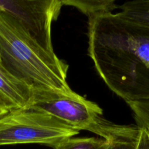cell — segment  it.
Returning a JSON list of instances; mask_svg holds the SVG:
<instances>
[{
  "instance_id": "cell-1",
  "label": "cell",
  "mask_w": 149,
  "mask_h": 149,
  "mask_svg": "<svg viewBox=\"0 0 149 149\" xmlns=\"http://www.w3.org/2000/svg\"><path fill=\"white\" fill-rule=\"evenodd\" d=\"M89 55L110 90L127 103L149 100V27L117 13L89 19Z\"/></svg>"
},
{
  "instance_id": "cell-2",
  "label": "cell",
  "mask_w": 149,
  "mask_h": 149,
  "mask_svg": "<svg viewBox=\"0 0 149 149\" xmlns=\"http://www.w3.org/2000/svg\"><path fill=\"white\" fill-rule=\"evenodd\" d=\"M0 55L7 70L32 90L72 92L67 80L69 65L42 47L1 8Z\"/></svg>"
},
{
  "instance_id": "cell-3",
  "label": "cell",
  "mask_w": 149,
  "mask_h": 149,
  "mask_svg": "<svg viewBox=\"0 0 149 149\" xmlns=\"http://www.w3.org/2000/svg\"><path fill=\"white\" fill-rule=\"evenodd\" d=\"M29 107L48 113L76 130H86L105 140L125 130L127 125L107 120L103 110L94 102L74 91L70 93L50 90H32Z\"/></svg>"
},
{
  "instance_id": "cell-4",
  "label": "cell",
  "mask_w": 149,
  "mask_h": 149,
  "mask_svg": "<svg viewBox=\"0 0 149 149\" xmlns=\"http://www.w3.org/2000/svg\"><path fill=\"white\" fill-rule=\"evenodd\" d=\"M79 132L48 113L29 106L0 116V146L38 143L53 148Z\"/></svg>"
},
{
  "instance_id": "cell-5",
  "label": "cell",
  "mask_w": 149,
  "mask_h": 149,
  "mask_svg": "<svg viewBox=\"0 0 149 149\" xmlns=\"http://www.w3.org/2000/svg\"><path fill=\"white\" fill-rule=\"evenodd\" d=\"M63 5L62 0L0 1V8L14 17L42 47L51 52H54L52 23L58 18Z\"/></svg>"
},
{
  "instance_id": "cell-6",
  "label": "cell",
  "mask_w": 149,
  "mask_h": 149,
  "mask_svg": "<svg viewBox=\"0 0 149 149\" xmlns=\"http://www.w3.org/2000/svg\"><path fill=\"white\" fill-rule=\"evenodd\" d=\"M32 97V89L7 70L0 55V100L7 111L27 107Z\"/></svg>"
},
{
  "instance_id": "cell-7",
  "label": "cell",
  "mask_w": 149,
  "mask_h": 149,
  "mask_svg": "<svg viewBox=\"0 0 149 149\" xmlns=\"http://www.w3.org/2000/svg\"><path fill=\"white\" fill-rule=\"evenodd\" d=\"M118 14L132 23L149 27V0H135L124 2L118 7Z\"/></svg>"
},
{
  "instance_id": "cell-8",
  "label": "cell",
  "mask_w": 149,
  "mask_h": 149,
  "mask_svg": "<svg viewBox=\"0 0 149 149\" xmlns=\"http://www.w3.org/2000/svg\"><path fill=\"white\" fill-rule=\"evenodd\" d=\"M64 5H70L78 9L89 18L97 15L113 13L117 8L115 1L112 0H66Z\"/></svg>"
},
{
  "instance_id": "cell-9",
  "label": "cell",
  "mask_w": 149,
  "mask_h": 149,
  "mask_svg": "<svg viewBox=\"0 0 149 149\" xmlns=\"http://www.w3.org/2000/svg\"><path fill=\"white\" fill-rule=\"evenodd\" d=\"M140 128L137 125H128L122 132L107 141L106 149H136Z\"/></svg>"
},
{
  "instance_id": "cell-10",
  "label": "cell",
  "mask_w": 149,
  "mask_h": 149,
  "mask_svg": "<svg viewBox=\"0 0 149 149\" xmlns=\"http://www.w3.org/2000/svg\"><path fill=\"white\" fill-rule=\"evenodd\" d=\"M107 141L102 138H71L65 140L53 149H106Z\"/></svg>"
},
{
  "instance_id": "cell-11",
  "label": "cell",
  "mask_w": 149,
  "mask_h": 149,
  "mask_svg": "<svg viewBox=\"0 0 149 149\" xmlns=\"http://www.w3.org/2000/svg\"><path fill=\"white\" fill-rule=\"evenodd\" d=\"M132 111L136 125L149 132V100L127 103Z\"/></svg>"
},
{
  "instance_id": "cell-12",
  "label": "cell",
  "mask_w": 149,
  "mask_h": 149,
  "mask_svg": "<svg viewBox=\"0 0 149 149\" xmlns=\"http://www.w3.org/2000/svg\"><path fill=\"white\" fill-rule=\"evenodd\" d=\"M136 149H149V132L146 130L140 128Z\"/></svg>"
},
{
  "instance_id": "cell-13",
  "label": "cell",
  "mask_w": 149,
  "mask_h": 149,
  "mask_svg": "<svg viewBox=\"0 0 149 149\" xmlns=\"http://www.w3.org/2000/svg\"><path fill=\"white\" fill-rule=\"evenodd\" d=\"M8 111H7V109H5V107H4V105H3V103H1V101L0 100V116L4 115V113H6Z\"/></svg>"
}]
</instances>
